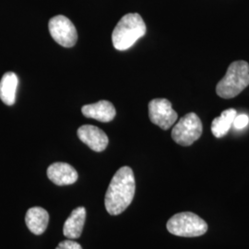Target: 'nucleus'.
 Here are the masks:
<instances>
[{
	"mask_svg": "<svg viewBox=\"0 0 249 249\" xmlns=\"http://www.w3.org/2000/svg\"><path fill=\"white\" fill-rule=\"evenodd\" d=\"M249 123V116H247L246 114H241V115H236L235 116L234 119H233V122H232V125L236 129H243L246 126H248Z\"/></svg>",
	"mask_w": 249,
	"mask_h": 249,
	"instance_id": "2eb2a0df",
	"label": "nucleus"
},
{
	"mask_svg": "<svg viewBox=\"0 0 249 249\" xmlns=\"http://www.w3.org/2000/svg\"><path fill=\"white\" fill-rule=\"evenodd\" d=\"M18 84V76L14 72H7L3 75L0 80V99L5 105L11 107L15 104Z\"/></svg>",
	"mask_w": 249,
	"mask_h": 249,
	"instance_id": "ddd939ff",
	"label": "nucleus"
},
{
	"mask_svg": "<svg viewBox=\"0 0 249 249\" xmlns=\"http://www.w3.org/2000/svg\"><path fill=\"white\" fill-rule=\"evenodd\" d=\"M83 116L96 119L100 122H110L116 116V108L108 101H100L95 104L87 105L81 108Z\"/></svg>",
	"mask_w": 249,
	"mask_h": 249,
	"instance_id": "9d476101",
	"label": "nucleus"
},
{
	"mask_svg": "<svg viewBox=\"0 0 249 249\" xmlns=\"http://www.w3.org/2000/svg\"><path fill=\"white\" fill-rule=\"evenodd\" d=\"M86 219V210L84 207L75 209L64 223L63 232L69 239L80 238Z\"/></svg>",
	"mask_w": 249,
	"mask_h": 249,
	"instance_id": "9b49d317",
	"label": "nucleus"
},
{
	"mask_svg": "<svg viewBox=\"0 0 249 249\" xmlns=\"http://www.w3.org/2000/svg\"><path fill=\"white\" fill-rule=\"evenodd\" d=\"M167 230L174 235L196 237L208 231V224L193 213H180L174 215L167 223Z\"/></svg>",
	"mask_w": 249,
	"mask_h": 249,
	"instance_id": "20e7f679",
	"label": "nucleus"
},
{
	"mask_svg": "<svg viewBox=\"0 0 249 249\" xmlns=\"http://www.w3.org/2000/svg\"><path fill=\"white\" fill-rule=\"evenodd\" d=\"M236 115V110L233 108H230L223 111L221 116L216 117L212 123V132L213 134L214 137L220 139L228 133Z\"/></svg>",
	"mask_w": 249,
	"mask_h": 249,
	"instance_id": "4468645a",
	"label": "nucleus"
},
{
	"mask_svg": "<svg viewBox=\"0 0 249 249\" xmlns=\"http://www.w3.org/2000/svg\"><path fill=\"white\" fill-rule=\"evenodd\" d=\"M146 24L138 13H128L122 17L112 34L113 45L116 50L124 51L146 35Z\"/></svg>",
	"mask_w": 249,
	"mask_h": 249,
	"instance_id": "f03ea898",
	"label": "nucleus"
},
{
	"mask_svg": "<svg viewBox=\"0 0 249 249\" xmlns=\"http://www.w3.org/2000/svg\"><path fill=\"white\" fill-rule=\"evenodd\" d=\"M49 31L53 40L64 47H72L78 40L77 30L70 18L58 15L50 19Z\"/></svg>",
	"mask_w": 249,
	"mask_h": 249,
	"instance_id": "423d86ee",
	"label": "nucleus"
},
{
	"mask_svg": "<svg viewBox=\"0 0 249 249\" xmlns=\"http://www.w3.org/2000/svg\"><path fill=\"white\" fill-rule=\"evenodd\" d=\"M55 249H82V248L79 243L69 239L60 242Z\"/></svg>",
	"mask_w": 249,
	"mask_h": 249,
	"instance_id": "dca6fc26",
	"label": "nucleus"
},
{
	"mask_svg": "<svg viewBox=\"0 0 249 249\" xmlns=\"http://www.w3.org/2000/svg\"><path fill=\"white\" fill-rule=\"evenodd\" d=\"M203 125L195 113L183 116L172 130V138L181 146H190L202 135Z\"/></svg>",
	"mask_w": 249,
	"mask_h": 249,
	"instance_id": "39448f33",
	"label": "nucleus"
},
{
	"mask_svg": "<svg viewBox=\"0 0 249 249\" xmlns=\"http://www.w3.org/2000/svg\"><path fill=\"white\" fill-rule=\"evenodd\" d=\"M149 116L151 123L167 130L178 120V113L167 99H153L149 104Z\"/></svg>",
	"mask_w": 249,
	"mask_h": 249,
	"instance_id": "0eeeda50",
	"label": "nucleus"
},
{
	"mask_svg": "<svg viewBox=\"0 0 249 249\" xmlns=\"http://www.w3.org/2000/svg\"><path fill=\"white\" fill-rule=\"evenodd\" d=\"M249 85V63L234 61L229 66L225 76L217 84L216 92L221 98H234Z\"/></svg>",
	"mask_w": 249,
	"mask_h": 249,
	"instance_id": "7ed1b4c3",
	"label": "nucleus"
},
{
	"mask_svg": "<svg viewBox=\"0 0 249 249\" xmlns=\"http://www.w3.org/2000/svg\"><path fill=\"white\" fill-rule=\"evenodd\" d=\"M47 177L56 186H69L78 180L75 168L66 162H54L47 169Z\"/></svg>",
	"mask_w": 249,
	"mask_h": 249,
	"instance_id": "1a4fd4ad",
	"label": "nucleus"
},
{
	"mask_svg": "<svg viewBox=\"0 0 249 249\" xmlns=\"http://www.w3.org/2000/svg\"><path fill=\"white\" fill-rule=\"evenodd\" d=\"M136 190V182L132 169L123 166L112 178L107 188L105 205L107 213L119 215L131 204Z\"/></svg>",
	"mask_w": 249,
	"mask_h": 249,
	"instance_id": "f257e3e1",
	"label": "nucleus"
},
{
	"mask_svg": "<svg viewBox=\"0 0 249 249\" xmlns=\"http://www.w3.org/2000/svg\"><path fill=\"white\" fill-rule=\"evenodd\" d=\"M78 137L89 149L96 152L104 151L109 142L108 137L102 129L95 125L84 124L78 129Z\"/></svg>",
	"mask_w": 249,
	"mask_h": 249,
	"instance_id": "6e6552de",
	"label": "nucleus"
},
{
	"mask_svg": "<svg viewBox=\"0 0 249 249\" xmlns=\"http://www.w3.org/2000/svg\"><path fill=\"white\" fill-rule=\"evenodd\" d=\"M25 223L34 234L40 235L45 232L49 223V214L41 207H34L28 210Z\"/></svg>",
	"mask_w": 249,
	"mask_h": 249,
	"instance_id": "f8f14e48",
	"label": "nucleus"
}]
</instances>
